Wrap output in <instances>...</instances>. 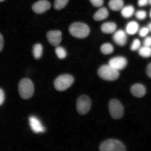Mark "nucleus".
Masks as SVG:
<instances>
[{"instance_id": "1", "label": "nucleus", "mask_w": 151, "mask_h": 151, "mask_svg": "<svg viewBox=\"0 0 151 151\" xmlns=\"http://www.w3.org/2000/svg\"><path fill=\"white\" fill-rule=\"evenodd\" d=\"M69 31L73 37L80 39L87 37L90 32L88 26L82 22H76L71 24Z\"/></svg>"}, {"instance_id": "2", "label": "nucleus", "mask_w": 151, "mask_h": 151, "mask_svg": "<svg viewBox=\"0 0 151 151\" xmlns=\"http://www.w3.org/2000/svg\"><path fill=\"white\" fill-rule=\"evenodd\" d=\"M98 74L103 80L109 81L116 80L119 76L118 71L109 65L100 67L98 71Z\"/></svg>"}, {"instance_id": "3", "label": "nucleus", "mask_w": 151, "mask_h": 151, "mask_svg": "<svg viewBox=\"0 0 151 151\" xmlns=\"http://www.w3.org/2000/svg\"><path fill=\"white\" fill-rule=\"evenodd\" d=\"M19 92L21 97L24 99H29L33 96L34 92V85L29 79H22L19 85Z\"/></svg>"}, {"instance_id": "4", "label": "nucleus", "mask_w": 151, "mask_h": 151, "mask_svg": "<svg viewBox=\"0 0 151 151\" xmlns=\"http://www.w3.org/2000/svg\"><path fill=\"white\" fill-rule=\"evenodd\" d=\"M74 81V78L71 75H61L55 80V88L58 91H63L69 88L72 85Z\"/></svg>"}, {"instance_id": "5", "label": "nucleus", "mask_w": 151, "mask_h": 151, "mask_svg": "<svg viewBox=\"0 0 151 151\" xmlns=\"http://www.w3.org/2000/svg\"><path fill=\"white\" fill-rule=\"evenodd\" d=\"M99 150L101 151H124L126 150V148L121 142L116 139H109L101 143Z\"/></svg>"}, {"instance_id": "6", "label": "nucleus", "mask_w": 151, "mask_h": 151, "mask_svg": "<svg viewBox=\"0 0 151 151\" xmlns=\"http://www.w3.org/2000/svg\"><path fill=\"white\" fill-rule=\"evenodd\" d=\"M109 110L111 116L115 119L121 118L123 116V107L117 100H111L109 102Z\"/></svg>"}, {"instance_id": "7", "label": "nucleus", "mask_w": 151, "mask_h": 151, "mask_svg": "<svg viewBox=\"0 0 151 151\" xmlns=\"http://www.w3.org/2000/svg\"><path fill=\"white\" fill-rule=\"evenodd\" d=\"M76 106L77 111L79 114H86L89 112L91 107V100L88 96H81L77 100Z\"/></svg>"}, {"instance_id": "8", "label": "nucleus", "mask_w": 151, "mask_h": 151, "mask_svg": "<svg viewBox=\"0 0 151 151\" xmlns=\"http://www.w3.org/2000/svg\"><path fill=\"white\" fill-rule=\"evenodd\" d=\"M50 7V4L48 1L46 0H40L33 4L32 9L36 14H40L48 10Z\"/></svg>"}, {"instance_id": "9", "label": "nucleus", "mask_w": 151, "mask_h": 151, "mask_svg": "<svg viewBox=\"0 0 151 151\" xmlns=\"http://www.w3.org/2000/svg\"><path fill=\"white\" fill-rule=\"evenodd\" d=\"M127 64V60L125 58L122 56L113 58L109 61V65L118 71L124 69Z\"/></svg>"}, {"instance_id": "10", "label": "nucleus", "mask_w": 151, "mask_h": 151, "mask_svg": "<svg viewBox=\"0 0 151 151\" xmlns=\"http://www.w3.org/2000/svg\"><path fill=\"white\" fill-rule=\"evenodd\" d=\"M48 40L52 46H58L62 41V33L59 31H51L47 34Z\"/></svg>"}, {"instance_id": "11", "label": "nucleus", "mask_w": 151, "mask_h": 151, "mask_svg": "<svg viewBox=\"0 0 151 151\" xmlns=\"http://www.w3.org/2000/svg\"><path fill=\"white\" fill-rule=\"evenodd\" d=\"M29 124L31 129L36 133H43L45 128L38 119L35 116H31L29 119Z\"/></svg>"}, {"instance_id": "12", "label": "nucleus", "mask_w": 151, "mask_h": 151, "mask_svg": "<svg viewBox=\"0 0 151 151\" xmlns=\"http://www.w3.org/2000/svg\"><path fill=\"white\" fill-rule=\"evenodd\" d=\"M113 40L119 46H123L127 41V36L125 32L122 30H119L115 32L113 37Z\"/></svg>"}, {"instance_id": "13", "label": "nucleus", "mask_w": 151, "mask_h": 151, "mask_svg": "<svg viewBox=\"0 0 151 151\" xmlns=\"http://www.w3.org/2000/svg\"><path fill=\"white\" fill-rule=\"evenodd\" d=\"M131 90L132 94L138 98L143 97L146 93V90L145 86L139 84L133 85L132 86Z\"/></svg>"}, {"instance_id": "14", "label": "nucleus", "mask_w": 151, "mask_h": 151, "mask_svg": "<svg viewBox=\"0 0 151 151\" xmlns=\"http://www.w3.org/2000/svg\"><path fill=\"white\" fill-rule=\"evenodd\" d=\"M109 16L108 10L105 7H102L96 12L93 16V19L96 21L105 19Z\"/></svg>"}, {"instance_id": "15", "label": "nucleus", "mask_w": 151, "mask_h": 151, "mask_svg": "<svg viewBox=\"0 0 151 151\" xmlns=\"http://www.w3.org/2000/svg\"><path fill=\"white\" fill-rule=\"evenodd\" d=\"M101 30L105 34H111L114 32L116 29V25L113 22H105L101 26Z\"/></svg>"}, {"instance_id": "16", "label": "nucleus", "mask_w": 151, "mask_h": 151, "mask_svg": "<svg viewBox=\"0 0 151 151\" xmlns=\"http://www.w3.org/2000/svg\"><path fill=\"white\" fill-rule=\"evenodd\" d=\"M139 25L137 22L132 21L130 22L126 25V33L129 35H135L138 31Z\"/></svg>"}, {"instance_id": "17", "label": "nucleus", "mask_w": 151, "mask_h": 151, "mask_svg": "<svg viewBox=\"0 0 151 151\" xmlns=\"http://www.w3.org/2000/svg\"><path fill=\"white\" fill-rule=\"evenodd\" d=\"M124 4V1L122 0H110L109 3V8L111 10L115 11L122 9Z\"/></svg>"}, {"instance_id": "18", "label": "nucleus", "mask_w": 151, "mask_h": 151, "mask_svg": "<svg viewBox=\"0 0 151 151\" xmlns=\"http://www.w3.org/2000/svg\"><path fill=\"white\" fill-rule=\"evenodd\" d=\"M134 7L132 5H128L122 9L121 14L124 17L128 18L132 17L134 14Z\"/></svg>"}, {"instance_id": "19", "label": "nucleus", "mask_w": 151, "mask_h": 151, "mask_svg": "<svg viewBox=\"0 0 151 151\" xmlns=\"http://www.w3.org/2000/svg\"><path fill=\"white\" fill-rule=\"evenodd\" d=\"M43 47L41 44L37 43L34 46L33 49V55L36 59H39L42 55Z\"/></svg>"}, {"instance_id": "20", "label": "nucleus", "mask_w": 151, "mask_h": 151, "mask_svg": "<svg viewBox=\"0 0 151 151\" xmlns=\"http://www.w3.org/2000/svg\"><path fill=\"white\" fill-rule=\"evenodd\" d=\"M139 53L142 57L148 58L151 56V47L143 46L139 49Z\"/></svg>"}, {"instance_id": "21", "label": "nucleus", "mask_w": 151, "mask_h": 151, "mask_svg": "<svg viewBox=\"0 0 151 151\" xmlns=\"http://www.w3.org/2000/svg\"><path fill=\"white\" fill-rule=\"evenodd\" d=\"M101 50L104 54L108 55L112 53L114 50V48L110 43H106L102 45Z\"/></svg>"}, {"instance_id": "22", "label": "nucleus", "mask_w": 151, "mask_h": 151, "mask_svg": "<svg viewBox=\"0 0 151 151\" xmlns=\"http://www.w3.org/2000/svg\"><path fill=\"white\" fill-rule=\"evenodd\" d=\"M69 0H55L54 7L56 10L63 9L67 5Z\"/></svg>"}, {"instance_id": "23", "label": "nucleus", "mask_w": 151, "mask_h": 151, "mask_svg": "<svg viewBox=\"0 0 151 151\" xmlns=\"http://www.w3.org/2000/svg\"><path fill=\"white\" fill-rule=\"evenodd\" d=\"M55 52L58 58L60 59H64L67 56V52L65 49L61 46L56 47Z\"/></svg>"}, {"instance_id": "24", "label": "nucleus", "mask_w": 151, "mask_h": 151, "mask_svg": "<svg viewBox=\"0 0 151 151\" xmlns=\"http://www.w3.org/2000/svg\"><path fill=\"white\" fill-rule=\"evenodd\" d=\"M141 42L138 39L134 40L131 47V50L132 51L137 50L140 48Z\"/></svg>"}, {"instance_id": "25", "label": "nucleus", "mask_w": 151, "mask_h": 151, "mask_svg": "<svg viewBox=\"0 0 151 151\" xmlns=\"http://www.w3.org/2000/svg\"><path fill=\"white\" fill-rule=\"evenodd\" d=\"M146 12L144 11H138L135 14V16L136 18L140 20L144 19L146 18Z\"/></svg>"}, {"instance_id": "26", "label": "nucleus", "mask_w": 151, "mask_h": 151, "mask_svg": "<svg viewBox=\"0 0 151 151\" xmlns=\"http://www.w3.org/2000/svg\"><path fill=\"white\" fill-rule=\"evenodd\" d=\"M94 6L99 7L103 5L104 0H90Z\"/></svg>"}, {"instance_id": "27", "label": "nucleus", "mask_w": 151, "mask_h": 151, "mask_svg": "<svg viewBox=\"0 0 151 151\" xmlns=\"http://www.w3.org/2000/svg\"><path fill=\"white\" fill-rule=\"evenodd\" d=\"M149 30L148 27L142 28L139 31V35L141 37H146L148 33Z\"/></svg>"}, {"instance_id": "28", "label": "nucleus", "mask_w": 151, "mask_h": 151, "mask_svg": "<svg viewBox=\"0 0 151 151\" xmlns=\"http://www.w3.org/2000/svg\"><path fill=\"white\" fill-rule=\"evenodd\" d=\"M143 44L145 46L151 47V37H147L143 41Z\"/></svg>"}, {"instance_id": "29", "label": "nucleus", "mask_w": 151, "mask_h": 151, "mask_svg": "<svg viewBox=\"0 0 151 151\" xmlns=\"http://www.w3.org/2000/svg\"><path fill=\"white\" fill-rule=\"evenodd\" d=\"M149 1V0H138V5L140 7L145 6L148 4Z\"/></svg>"}, {"instance_id": "30", "label": "nucleus", "mask_w": 151, "mask_h": 151, "mask_svg": "<svg viewBox=\"0 0 151 151\" xmlns=\"http://www.w3.org/2000/svg\"><path fill=\"white\" fill-rule=\"evenodd\" d=\"M5 99L4 92L1 89H0V106L3 103Z\"/></svg>"}, {"instance_id": "31", "label": "nucleus", "mask_w": 151, "mask_h": 151, "mask_svg": "<svg viewBox=\"0 0 151 151\" xmlns=\"http://www.w3.org/2000/svg\"><path fill=\"white\" fill-rule=\"evenodd\" d=\"M146 73L147 75L149 77L151 78V63L147 66L146 69Z\"/></svg>"}, {"instance_id": "32", "label": "nucleus", "mask_w": 151, "mask_h": 151, "mask_svg": "<svg viewBox=\"0 0 151 151\" xmlns=\"http://www.w3.org/2000/svg\"><path fill=\"white\" fill-rule=\"evenodd\" d=\"M3 37L0 34V52L2 50L3 47Z\"/></svg>"}, {"instance_id": "33", "label": "nucleus", "mask_w": 151, "mask_h": 151, "mask_svg": "<svg viewBox=\"0 0 151 151\" xmlns=\"http://www.w3.org/2000/svg\"><path fill=\"white\" fill-rule=\"evenodd\" d=\"M148 28L149 30V31L151 32V23H150L148 24Z\"/></svg>"}, {"instance_id": "34", "label": "nucleus", "mask_w": 151, "mask_h": 151, "mask_svg": "<svg viewBox=\"0 0 151 151\" xmlns=\"http://www.w3.org/2000/svg\"><path fill=\"white\" fill-rule=\"evenodd\" d=\"M149 3L151 5V0H149Z\"/></svg>"}, {"instance_id": "35", "label": "nucleus", "mask_w": 151, "mask_h": 151, "mask_svg": "<svg viewBox=\"0 0 151 151\" xmlns=\"http://www.w3.org/2000/svg\"><path fill=\"white\" fill-rule=\"evenodd\" d=\"M4 1H5V0H0V2H2Z\"/></svg>"}, {"instance_id": "36", "label": "nucleus", "mask_w": 151, "mask_h": 151, "mask_svg": "<svg viewBox=\"0 0 151 151\" xmlns=\"http://www.w3.org/2000/svg\"><path fill=\"white\" fill-rule=\"evenodd\" d=\"M150 17L151 18V11H150Z\"/></svg>"}]
</instances>
